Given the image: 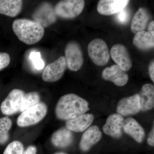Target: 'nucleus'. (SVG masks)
<instances>
[{
    "label": "nucleus",
    "mask_w": 154,
    "mask_h": 154,
    "mask_svg": "<svg viewBox=\"0 0 154 154\" xmlns=\"http://www.w3.org/2000/svg\"><path fill=\"white\" fill-rule=\"evenodd\" d=\"M90 110L89 103L85 99L74 94L62 96L56 106V116L58 119L68 120L85 114Z\"/></svg>",
    "instance_id": "f257e3e1"
},
{
    "label": "nucleus",
    "mask_w": 154,
    "mask_h": 154,
    "mask_svg": "<svg viewBox=\"0 0 154 154\" xmlns=\"http://www.w3.org/2000/svg\"><path fill=\"white\" fill-rule=\"evenodd\" d=\"M12 28L19 40L27 45L36 44L44 36V27L30 19H16L13 22Z\"/></svg>",
    "instance_id": "f03ea898"
},
{
    "label": "nucleus",
    "mask_w": 154,
    "mask_h": 154,
    "mask_svg": "<svg viewBox=\"0 0 154 154\" xmlns=\"http://www.w3.org/2000/svg\"><path fill=\"white\" fill-rule=\"evenodd\" d=\"M47 111L46 104L39 102L22 112L17 119V124L20 127H26L37 124L46 116Z\"/></svg>",
    "instance_id": "7ed1b4c3"
},
{
    "label": "nucleus",
    "mask_w": 154,
    "mask_h": 154,
    "mask_svg": "<svg viewBox=\"0 0 154 154\" xmlns=\"http://www.w3.org/2000/svg\"><path fill=\"white\" fill-rule=\"evenodd\" d=\"M88 51L89 57L96 65L104 66L109 62L110 56L108 46L101 38L91 41L88 44Z\"/></svg>",
    "instance_id": "20e7f679"
},
{
    "label": "nucleus",
    "mask_w": 154,
    "mask_h": 154,
    "mask_svg": "<svg viewBox=\"0 0 154 154\" xmlns=\"http://www.w3.org/2000/svg\"><path fill=\"white\" fill-rule=\"evenodd\" d=\"M83 0H64L60 1L54 8L56 16L63 19L74 18L79 15L85 7Z\"/></svg>",
    "instance_id": "39448f33"
},
{
    "label": "nucleus",
    "mask_w": 154,
    "mask_h": 154,
    "mask_svg": "<svg viewBox=\"0 0 154 154\" xmlns=\"http://www.w3.org/2000/svg\"><path fill=\"white\" fill-rule=\"evenodd\" d=\"M67 66L71 71L76 72L82 66L84 57L80 45L75 41L68 42L65 49Z\"/></svg>",
    "instance_id": "423d86ee"
},
{
    "label": "nucleus",
    "mask_w": 154,
    "mask_h": 154,
    "mask_svg": "<svg viewBox=\"0 0 154 154\" xmlns=\"http://www.w3.org/2000/svg\"><path fill=\"white\" fill-rule=\"evenodd\" d=\"M25 94V92L20 89L11 91L1 104L0 109L2 113L10 116L19 111Z\"/></svg>",
    "instance_id": "0eeeda50"
},
{
    "label": "nucleus",
    "mask_w": 154,
    "mask_h": 154,
    "mask_svg": "<svg viewBox=\"0 0 154 154\" xmlns=\"http://www.w3.org/2000/svg\"><path fill=\"white\" fill-rule=\"evenodd\" d=\"M66 67L65 57L61 56L45 67L42 75V79L47 82H57L63 75Z\"/></svg>",
    "instance_id": "6e6552de"
},
{
    "label": "nucleus",
    "mask_w": 154,
    "mask_h": 154,
    "mask_svg": "<svg viewBox=\"0 0 154 154\" xmlns=\"http://www.w3.org/2000/svg\"><path fill=\"white\" fill-rule=\"evenodd\" d=\"M125 119L118 113H113L108 116L103 127L104 133L116 139L120 138L123 132Z\"/></svg>",
    "instance_id": "1a4fd4ad"
},
{
    "label": "nucleus",
    "mask_w": 154,
    "mask_h": 154,
    "mask_svg": "<svg viewBox=\"0 0 154 154\" xmlns=\"http://www.w3.org/2000/svg\"><path fill=\"white\" fill-rule=\"evenodd\" d=\"M110 55L116 65L124 71L129 70L132 67L129 53L124 45L121 44L114 45L110 50Z\"/></svg>",
    "instance_id": "9d476101"
},
{
    "label": "nucleus",
    "mask_w": 154,
    "mask_h": 154,
    "mask_svg": "<svg viewBox=\"0 0 154 154\" xmlns=\"http://www.w3.org/2000/svg\"><path fill=\"white\" fill-rule=\"evenodd\" d=\"M140 111V106L138 94L120 99L116 107L117 113L122 116L134 115Z\"/></svg>",
    "instance_id": "9b49d317"
},
{
    "label": "nucleus",
    "mask_w": 154,
    "mask_h": 154,
    "mask_svg": "<svg viewBox=\"0 0 154 154\" xmlns=\"http://www.w3.org/2000/svg\"><path fill=\"white\" fill-rule=\"evenodd\" d=\"M33 18L42 27H48L55 22L56 15L52 6L49 3H44L36 9Z\"/></svg>",
    "instance_id": "f8f14e48"
},
{
    "label": "nucleus",
    "mask_w": 154,
    "mask_h": 154,
    "mask_svg": "<svg viewBox=\"0 0 154 154\" xmlns=\"http://www.w3.org/2000/svg\"><path fill=\"white\" fill-rule=\"evenodd\" d=\"M102 76L104 79L110 81L118 87L125 85L129 80L128 75L116 65L104 69Z\"/></svg>",
    "instance_id": "ddd939ff"
},
{
    "label": "nucleus",
    "mask_w": 154,
    "mask_h": 154,
    "mask_svg": "<svg viewBox=\"0 0 154 154\" xmlns=\"http://www.w3.org/2000/svg\"><path fill=\"white\" fill-rule=\"evenodd\" d=\"M128 0H100L97 5L98 13L104 16L116 14L128 5Z\"/></svg>",
    "instance_id": "4468645a"
},
{
    "label": "nucleus",
    "mask_w": 154,
    "mask_h": 154,
    "mask_svg": "<svg viewBox=\"0 0 154 154\" xmlns=\"http://www.w3.org/2000/svg\"><path fill=\"white\" fill-rule=\"evenodd\" d=\"M102 133L98 126H90L84 132L79 143V147L83 152H88L101 140Z\"/></svg>",
    "instance_id": "2eb2a0df"
},
{
    "label": "nucleus",
    "mask_w": 154,
    "mask_h": 154,
    "mask_svg": "<svg viewBox=\"0 0 154 154\" xmlns=\"http://www.w3.org/2000/svg\"><path fill=\"white\" fill-rule=\"evenodd\" d=\"M94 115L92 113H85L67 121L66 128L71 131L83 132L90 127L94 122Z\"/></svg>",
    "instance_id": "dca6fc26"
},
{
    "label": "nucleus",
    "mask_w": 154,
    "mask_h": 154,
    "mask_svg": "<svg viewBox=\"0 0 154 154\" xmlns=\"http://www.w3.org/2000/svg\"><path fill=\"white\" fill-rule=\"evenodd\" d=\"M123 131L138 143H141L145 137V132L142 127L135 119L131 117L125 120Z\"/></svg>",
    "instance_id": "f3484780"
},
{
    "label": "nucleus",
    "mask_w": 154,
    "mask_h": 154,
    "mask_svg": "<svg viewBox=\"0 0 154 154\" xmlns=\"http://www.w3.org/2000/svg\"><path fill=\"white\" fill-rule=\"evenodd\" d=\"M139 98L140 110H152L154 107V86L151 84L144 85L138 94Z\"/></svg>",
    "instance_id": "a211bd4d"
},
{
    "label": "nucleus",
    "mask_w": 154,
    "mask_h": 154,
    "mask_svg": "<svg viewBox=\"0 0 154 154\" xmlns=\"http://www.w3.org/2000/svg\"><path fill=\"white\" fill-rule=\"evenodd\" d=\"M73 135L72 131L66 128H62L53 134L51 138L53 145L59 148H65L72 142Z\"/></svg>",
    "instance_id": "6ab92c4d"
},
{
    "label": "nucleus",
    "mask_w": 154,
    "mask_h": 154,
    "mask_svg": "<svg viewBox=\"0 0 154 154\" xmlns=\"http://www.w3.org/2000/svg\"><path fill=\"white\" fill-rule=\"evenodd\" d=\"M149 19L147 11L142 8H140L133 18L131 29L134 33L144 31Z\"/></svg>",
    "instance_id": "aec40b11"
},
{
    "label": "nucleus",
    "mask_w": 154,
    "mask_h": 154,
    "mask_svg": "<svg viewBox=\"0 0 154 154\" xmlns=\"http://www.w3.org/2000/svg\"><path fill=\"white\" fill-rule=\"evenodd\" d=\"M21 0H0V14L11 17H17L22 10Z\"/></svg>",
    "instance_id": "412c9836"
},
{
    "label": "nucleus",
    "mask_w": 154,
    "mask_h": 154,
    "mask_svg": "<svg viewBox=\"0 0 154 154\" xmlns=\"http://www.w3.org/2000/svg\"><path fill=\"white\" fill-rule=\"evenodd\" d=\"M133 42L138 49L147 50L154 48V36L148 31H141L136 33Z\"/></svg>",
    "instance_id": "4be33fe9"
},
{
    "label": "nucleus",
    "mask_w": 154,
    "mask_h": 154,
    "mask_svg": "<svg viewBox=\"0 0 154 154\" xmlns=\"http://www.w3.org/2000/svg\"><path fill=\"white\" fill-rule=\"evenodd\" d=\"M12 125V121L8 116L0 118V145H4L9 139V131Z\"/></svg>",
    "instance_id": "5701e85b"
},
{
    "label": "nucleus",
    "mask_w": 154,
    "mask_h": 154,
    "mask_svg": "<svg viewBox=\"0 0 154 154\" xmlns=\"http://www.w3.org/2000/svg\"><path fill=\"white\" fill-rule=\"evenodd\" d=\"M40 100V95L38 92H30L25 94L19 111L22 112L33 107L39 103Z\"/></svg>",
    "instance_id": "b1692460"
},
{
    "label": "nucleus",
    "mask_w": 154,
    "mask_h": 154,
    "mask_svg": "<svg viewBox=\"0 0 154 154\" xmlns=\"http://www.w3.org/2000/svg\"><path fill=\"white\" fill-rule=\"evenodd\" d=\"M24 146L21 142L15 140L8 145L3 154H22Z\"/></svg>",
    "instance_id": "393cba45"
},
{
    "label": "nucleus",
    "mask_w": 154,
    "mask_h": 154,
    "mask_svg": "<svg viewBox=\"0 0 154 154\" xmlns=\"http://www.w3.org/2000/svg\"><path fill=\"white\" fill-rule=\"evenodd\" d=\"M30 58L33 62V65L35 68L38 70H41L44 68V62L42 59L40 52H33L30 55Z\"/></svg>",
    "instance_id": "a878e982"
},
{
    "label": "nucleus",
    "mask_w": 154,
    "mask_h": 154,
    "mask_svg": "<svg viewBox=\"0 0 154 154\" xmlns=\"http://www.w3.org/2000/svg\"><path fill=\"white\" fill-rule=\"evenodd\" d=\"M129 14L127 10L124 8L122 11L116 14V21L122 24H125L128 22Z\"/></svg>",
    "instance_id": "bb28decb"
},
{
    "label": "nucleus",
    "mask_w": 154,
    "mask_h": 154,
    "mask_svg": "<svg viewBox=\"0 0 154 154\" xmlns=\"http://www.w3.org/2000/svg\"><path fill=\"white\" fill-rule=\"evenodd\" d=\"M11 62V57L8 54L0 52V71L8 66Z\"/></svg>",
    "instance_id": "cd10ccee"
},
{
    "label": "nucleus",
    "mask_w": 154,
    "mask_h": 154,
    "mask_svg": "<svg viewBox=\"0 0 154 154\" xmlns=\"http://www.w3.org/2000/svg\"><path fill=\"white\" fill-rule=\"evenodd\" d=\"M147 142L149 145L151 146H154V125L152 128L149 134L148 137L147 138Z\"/></svg>",
    "instance_id": "c85d7f7f"
},
{
    "label": "nucleus",
    "mask_w": 154,
    "mask_h": 154,
    "mask_svg": "<svg viewBox=\"0 0 154 154\" xmlns=\"http://www.w3.org/2000/svg\"><path fill=\"white\" fill-rule=\"evenodd\" d=\"M149 72L151 79L154 82V62L152 60L149 65Z\"/></svg>",
    "instance_id": "c756f323"
},
{
    "label": "nucleus",
    "mask_w": 154,
    "mask_h": 154,
    "mask_svg": "<svg viewBox=\"0 0 154 154\" xmlns=\"http://www.w3.org/2000/svg\"><path fill=\"white\" fill-rule=\"evenodd\" d=\"M37 149L36 147L33 146H30L23 152L22 154H36Z\"/></svg>",
    "instance_id": "7c9ffc66"
},
{
    "label": "nucleus",
    "mask_w": 154,
    "mask_h": 154,
    "mask_svg": "<svg viewBox=\"0 0 154 154\" xmlns=\"http://www.w3.org/2000/svg\"><path fill=\"white\" fill-rule=\"evenodd\" d=\"M148 30L149 32L152 36H154V21H151L148 25Z\"/></svg>",
    "instance_id": "2f4dec72"
}]
</instances>
